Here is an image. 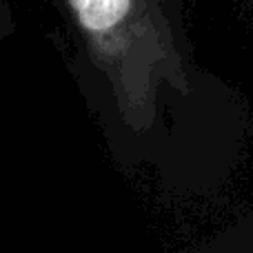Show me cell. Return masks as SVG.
Segmentation results:
<instances>
[{
  "label": "cell",
  "instance_id": "obj_1",
  "mask_svg": "<svg viewBox=\"0 0 253 253\" xmlns=\"http://www.w3.org/2000/svg\"><path fill=\"white\" fill-rule=\"evenodd\" d=\"M91 62L109 83L123 120L151 129L162 87L189 93V78L160 0H65Z\"/></svg>",
  "mask_w": 253,
  "mask_h": 253
}]
</instances>
